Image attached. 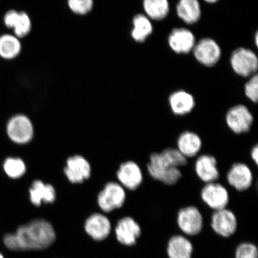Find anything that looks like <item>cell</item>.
I'll return each mask as SVG.
<instances>
[{"instance_id":"6da1fadb","label":"cell","mask_w":258,"mask_h":258,"mask_svg":"<svg viewBox=\"0 0 258 258\" xmlns=\"http://www.w3.org/2000/svg\"><path fill=\"white\" fill-rule=\"evenodd\" d=\"M56 240L53 226L44 219H35L19 226L12 233L3 235L2 243L11 252L41 250L48 249Z\"/></svg>"},{"instance_id":"7a4b0ae2","label":"cell","mask_w":258,"mask_h":258,"mask_svg":"<svg viewBox=\"0 0 258 258\" xmlns=\"http://www.w3.org/2000/svg\"><path fill=\"white\" fill-rule=\"evenodd\" d=\"M188 163L186 158L176 148H167L160 153L150 155L147 169L154 180L167 186L176 184L182 178L180 167Z\"/></svg>"},{"instance_id":"3957f363","label":"cell","mask_w":258,"mask_h":258,"mask_svg":"<svg viewBox=\"0 0 258 258\" xmlns=\"http://www.w3.org/2000/svg\"><path fill=\"white\" fill-rule=\"evenodd\" d=\"M177 224L185 236H196L201 233L204 222L200 210L195 206H185L177 214Z\"/></svg>"},{"instance_id":"277c9868","label":"cell","mask_w":258,"mask_h":258,"mask_svg":"<svg viewBox=\"0 0 258 258\" xmlns=\"http://www.w3.org/2000/svg\"><path fill=\"white\" fill-rule=\"evenodd\" d=\"M254 122L253 114L244 105H237L231 108L225 115V123L235 134L249 132Z\"/></svg>"},{"instance_id":"5b68a950","label":"cell","mask_w":258,"mask_h":258,"mask_svg":"<svg viewBox=\"0 0 258 258\" xmlns=\"http://www.w3.org/2000/svg\"><path fill=\"white\" fill-rule=\"evenodd\" d=\"M211 226L216 234L221 237L228 238L237 231L238 219L233 211L226 208L213 213Z\"/></svg>"},{"instance_id":"8992f818","label":"cell","mask_w":258,"mask_h":258,"mask_svg":"<svg viewBox=\"0 0 258 258\" xmlns=\"http://www.w3.org/2000/svg\"><path fill=\"white\" fill-rule=\"evenodd\" d=\"M202 201L214 211L227 207L230 194L227 188L217 182L206 183L201 189Z\"/></svg>"},{"instance_id":"52a82bcc","label":"cell","mask_w":258,"mask_h":258,"mask_svg":"<svg viewBox=\"0 0 258 258\" xmlns=\"http://www.w3.org/2000/svg\"><path fill=\"white\" fill-rule=\"evenodd\" d=\"M126 199L124 187L117 183H108L100 192L98 202L99 207L104 212H109L120 208Z\"/></svg>"},{"instance_id":"ba28073f","label":"cell","mask_w":258,"mask_h":258,"mask_svg":"<svg viewBox=\"0 0 258 258\" xmlns=\"http://www.w3.org/2000/svg\"><path fill=\"white\" fill-rule=\"evenodd\" d=\"M6 130L10 139L17 144L27 143L33 137L32 122L24 115H16L10 119Z\"/></svg>"},{"instance_id":"9c48e42d","label":"cell","mask_w":258,"mask_h":258,"mask_svg":"<svg viewBox=\"0 0 258 258\" xmlns=\"http://www.w3.org/2000/svg\"><path fill=\"white\" fill-rule=\"evenodd\" d=\"M231 66L238 75L248 77L257 72L258 60L255 54L247 48L235 50L231 58Z\"/></svg>"},{"instance_id":"30bf717a","label":"cell","mask_w":258,"mask_h":258,"mask_svg":"<svg viewBox=\"0 0 258 258\" xmlns=\"http://www.w3.org/2000/svg\"><path fill=\"white\" fill-rule=\"evenodd\" d=\"M227 180L228 184L236 191H246L253 184L252 170L247 164L244 163H234L228 170Z\"/></svg>"},{"instance_id":"8fae6325","label":"cell","mask_w":258,"mask_h":258,"mask_svg":"<svg viewBox=\"0 0 258 258\" xmlns=\"http://www.w3.org/2000/svg\"><path fill=\"white\" fill-rule=\"evenodd\" d=\"M217 164V159L212 155H201L196 159L194 166L196 176L205 184L217 182L220 176Z\"/></svg>"},{"instance_id":"7c38bea8","label":"cell","mask_w":258,"mask_h":258,"mask_svg":"<svg viewBox=\"0 0 258 258\" xmlns=\"http://www.w3.org/2000/svg\"><path fill=\"white\" fill-rule=\"evenodd\" d=\"M116 237L119 243L125 246H134L141 235L140 225L130 217L118 221L115 228Z\"/></svg>"},{"instance_id":"4fadbf2b","label":"cell","mask_w":258,"mask_h":258,"mask_svg":"<svg viewBox=\"0 0 258 258\" xmlns=\"http://www.w3.org/2000/svg\"><path fill=\"white\" fill-rule=\"evenodd\" d=\"M193 50L196 60L205 66H214L221 57L220 47L211 38H204L200 41Z\"/></svg>"},{"instance_id":"5bb4252c","label":"cell","mask_w":258,"mask_h":258,"mask_svg":"<svg viewBox=\"0 0 258 258\" xmlns=\"http://www.w3.org/2000/svg\"><path fill=\"white\" fill-rule=\"evenodd\" d=\"M3 22L6 27L13 29L14 35L18 38L27 36L31 30L32 23L30 16L23 11L10 10L6 13Z\"/></svg>"},{"instance_id":"9a60e30c","label":"cell","mask_w":258,"mask_h":258,"mask_svg":"<svg viewBox=\"0 0 258 258\" xmlns=\"http://www.w3.org/2000/svg\"><path fill=\"white\" fill-rule=\"evenodd\" d=\"M117 177L121 186L131 191L138 188L143 182V174L140 167L132 161L121 164L117 172Z\"/></svg>"},{"instance_id":"2e32d148","label":"cell","mask_w":258,"mask_h":258,"mask_svg":"<svg viewBox=\"0 0 258 258\" xmlns=\"http://www.w3.org/2000/svg\"><path fill=\"white\" fill-rule=\"evenodd\" d=\"M91 168L88 161L80 156L70 157L67 161L64 174L71 182L82 183L90 176Z\"/></svg>"},{"instance_id":"e0dca14e","label":"cell","mask_w":258,"mask_h":258,"mask_svg":"<svg viewBox=\"0 0 258 258\" xmlns=\"http://www.w3.org/2000/svg\"><path fill=\"white\" fill-rule=\"evenodd\" d=\"M85 230L90 237L96 241H102L108 237L111 224L108 218L101 214H94L87 219Z\"/></svg>"},{"instance_id":"ac0fdd59","label":"cell","mask_w":258,"mask_h":258,"mask_svg":"<svg viewBox=\"0 0 258 258\" xmlns=\"http://www.w3.org/2000/svg\"><path fill=\"white\" fill-rule=\"evenodd\" d=\"M202 140L201 137L191 131H185L179 135L177 140L176 149L186 159L195 157L202 148Z\"/></svg>"},{"instance_id":"d6986e66","label":"cell","mask_w":258,"mask_h":258,"mask_svg":"<svg viewBox=\"0 0 258 258\" xmlns=\"http://www.w3.org/2000/svg\"><path fill=\"white\" fill-rule=\"evenodd\" d=\"M169 44L177 53H188L195 46V35L186 29H175L170 35Z\"/></svg>"},{"instance_id":"ffe728a7","label":"cell","mask_w":258,"mask_h":258,"mask_svg":"<svg viewBox=\"0 0 258 258\" xmlns=\"http://www.w3.org/2000/svg\"><path fill=\"white\" fill-rule=\"evenodd\" d=\"M193 244L185 235H175L170 238L166 251L169 258H192Z\"/></svg>"},{"instance_id":"44dd1931","label":"cell","mask_w":258,"mask_h":258,"mask_svg":"<svg viewBox=\"0 0 258 258\" xmlns=\"http://www.w3.org/2000/svg\"><path fill=\"white\" fill-rule=\"evenodd\" d=\"M169 103L171 110L174 114L183 116L191 113L195 107V98L184 90H179L169 97Z\"/></svg>"},{"instance_id":"7402d4cb","label":"cell","mask_w":258,"mask_h":258,"mask_svg":"<svg viewBox=\"0 0 258 258\" xmlns=\"http://www.w3.org/2000/svg\"><path fill=\"white\" fill-rule=\"evenodd\" d=\"M30 195L32 204L37 206H40L43 202L53 203L56 199V192L53 186L44 184L40 180H36L32 183Z\"/></svg>"},{"instance_id":"603a6c76","label":"cell","mask_w":258,"mask_h":258,"mask_svg":"<svg viewBox=\"0 0 258 258\" xmlns=\"http://www.w3.org/2000/svg\"><path fill=\"white\" fill-rule=\"evenodd\" d=\"M22 50L19 38L14 35L3 34L0 36V57L12 60L18 57Z\"/></svg>"},{"instance_id":"cb8c5ba5","label":"cell","mask_w":258,"mask_h":258,"mask_svg":"<svg viewBox=\"0 0 258 258\" xmlns=\"http://www.w3.org/2000/svg\"><path fill=\"white\" fill-rule=\"evenodd\" d=\"M177 12L186 23L195 24L201 17V6L198 0H180L177 6Z\"/></svg>"},{"instance_id":"d4e9b609","label":"cell","mask_w":258,"mask_h":258,"mask_svg":"<svg viewBox=\"0 0 258 258\" xmlns=\"http://www.w3.org/2000/svg\"><path fill=\"white\" fill-rule=\"evenodd\" d=\"M133 30L131 35L139 43L144 42L152 33L153 27L149 19L144 15L138 14L133 19Z\"/></svg>"},{"instance_id":"484cf974","label":"cell","mask_w":258,"mask_h":258,"mask_svg":"<svg viewBox=\"0 0 258 258\" xmlns=\"http://www.w3.org/2000/svg\"><path fill=\"white\" fill-rule=\"evenodd\" d=\"M143 5L147 15L154 20L166 18L169 11L168 0H144Z\"/></svg>"},{"instance_id":"4316f807","label":"cell","mask_w":258,"mask_h":258,"mask_svg":"<svg viewBox=\"0 0 258 258\" xmlns=\"http://www.w3.org/2000/svg\"><path fill=\"white\" fill-rule=\"evenodd\" d=\"M3 169L9 177L16 179L24 175L26 166L24 161L19 158L9 157L3 164Z\"/></svg>"},{"instance_id":"83f0119b","label":"cell","mask_w":258,"mask_h":258,"mask_svg":"<svg viewBox=\"0 0 258 258\" xmlns=\"http://www.w3.org/2000/svg\"><path fill=\"white\" fill-rule=\"evenodd\" d=\"M67 2L71 11L77 15L88 14L93 7V0H67Z\"/></svg>"},{"instance_id":"f1b7e54d","label":"cell","mask_w":258,"mask_h":258,"mask_svg":"<svg viewBox=\"0 0 258 258\" xmlns=\"http://www.w3.org/2000/svg\"><path fill=\"white\" fill-rule=\"evenodd\" d=\"M235 258H258L257 247L251 242H243L235 249Z\"/></svg>"},{"instance_id":"f546056e","label":"cell","mask_w":258,"mask_h":258,"mask_svg":"<svg viewBox=\"0 0 258 258\" xmlns=\"http://www.w3.org/2000/svg\"><path fill=\"white\" fill-rule=\"evenodd\" d=\"M245 94L251 101L257 103L258 99V77L254 75L245 86Z\"/></svg>"},{"instance_id":"4dcf8cb0","label":"cell","mask_w":258,"mask_h":258,"mask_svg":"<svg viewBox=\"0 0 258 258\" xmlns=\"http://www.w3.org/2000/svg\"><path fill=\"white\" fill-rule=\"evenodd\" d=\"M250 157L251 159L253 161L254 164L257 166L258 164V146L257 145H254L252 148H251L250 151Z\"/></svg>"},{"instance_id":"1f68e13d","label":"cell","mask_w":258,"mask_h":258,"mask_svg":"<svg viewBox=\"0 0 258 258\" xmlns=\"http://www.w3.org/2000/svg\"><path fill=\"white\" fill-rule=\"evenodd\" d=\"M205 1L207 2L208 3H215L218 1V0H205Z\"/></svg>"},{"instance_id":"d6a6232c","label":"cell","mask_w":258,"mask_h":258,"mask_svg":"<svg viewBox=\"0 0 258 258\" xmlns=\"http://www.w3.org/2000/svg\"><path fill=\"white\" fill-rule=\"evenodd\" d=\"M0 258H5L4 254H3L2 252H0Z\"/></svg>"},{"instance_id":"836d02e7","label":"cell","mask_w":258,"mask_h":258,"mask_svg":"<svg viewBox=\"0 0 258 258\" xmlns=\"http://www.w3.org/2000/svg\"><path fill=\"white\" fill-rule=\"evenodd\" d=\"M258 37H257V34L256 35V44L257 45L258 41H257Z\"/></svg>"}]
</instances>
